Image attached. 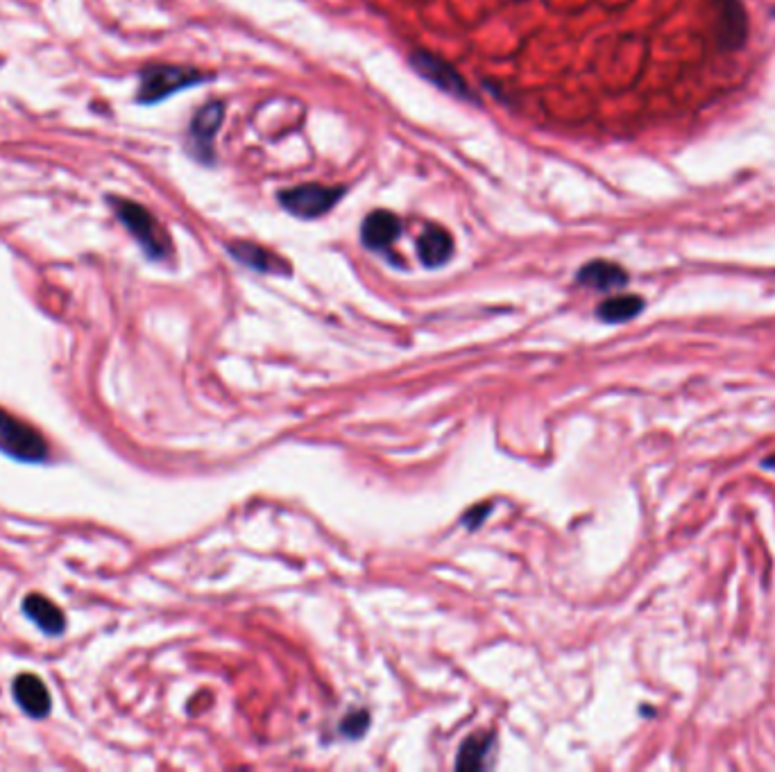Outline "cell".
Segmentation results:
<instances>
[{
	"label": "cell",
	"mask_w": 775,
	"mask_h": 772,
	"mask_svg": "<svg viewBox=\"0 0 775 772\" xmlns=\"http://www.w3.org/2000/svg\"><path fill=\"white\" fill-rule=\"evenodd\" d=\"M644 311V299L637 295H617L610 297L603 302L599 308H596V315L599 320L617 324V322H628L633 320Z\"/></svg>",
	"instance_id": "14"
},
{
	"label": "cell",
	"mask_w": 775,
	"mask_h": 772,
	"mask_svg": "<svg viewBox=\"0 0 775 772\" xmlns=\"http://www.w3.org/2000/svg\"><path fill=\"white\" fill-rule=\"evenodd\" d=\"M14 698L25 714L44 718L50 711V696L44 682L34 675H21L14 682Z\"/></svg>",
	"instance_id": "12"
},
{
	"label": "cell",
	"mask_w": 775,
	"mask_h": 772,
	"mask_svg": "<svg viewBox=\"0 0 775 772\" xmlns=\"http://www.w3.org/2000/svg\"><path fill=\"white\" fill-rule=\"evenodd\" d=\"M411 66L424 77V80H429L431 84H436L438 89L447 91L449 96L476 102L470 84H467L463 80V75L458 73L454 66L447 64L445 59L431 55V53H427V50H413Z\"/></svg>",
	"instance_id": "6"
},
{
	"label": "cell",
	"mask_w": 775,
	"mask_h": 772,
	"mask_svg": "<svg viewBox=\"0 0 775 772\" xmlns=\"http://www.w3.org/2000/svg\"><path fill=\"white\" fill-rule=\"evenodd\" d=\"M0 451L23 462H41L48 458V444L32 426L0 410Z\"/></svg>",
	"instance_id": "4"
},
{
	"label": "cell",
	"mask_w": 775,
	"mask_h": 772,
	"mask_svg": "<svg viewBox=\"0 0 775 772\" xmlns=\"http://www.w3.org/2000/svg\"><path fill=\"white\" fill-rule=\"evenodd\" d=\"M492 748V736L485 734H474L472 739H467L463 743L461 752H458V761L456 768L458 770H479L485 766V759H488Z\"/></svg>",
	"instance_id": "15"
},
{
	"label": "cell",
	"mask_w": 775,
	"mask_h": 772,
	"mask_svg": "<svg viewBox=\"0 0 775 772\" xmlns=\"http://www.w3.org/2000/svg\"><path fill=\"white\" fill-rule=\"evenodd\" d=\"M417 256L427 268H440L454 256V238L440 225H427L417 238Z\"/></svg>",
	"instance_id": "10"
},
{
	"label": "cell",
	"mask_w": 775,
	"mask_h": 772,
	"mask_svg": "<svg viewBox=\"0 0 775 772\" xmlns=\"http://www.w3.org/2000/svg\"><path fill=\"white\" fill-rule=\"evenodd\" d=\"M23 612L28 614V619L39 625L46 634H62L64 632V614L59 612V607L50 603L48 598L39 594H30L23 603Z\"/></svg>",
	"instance_id": "13"
},
{
	"label": "cell",
	"mask_w": 775,
	"mask_h": 772,
	"mask_svg": "<svg viewBox=\"0 0 775 772\" xmlns=\"http://www.w3.org/2000/svg\"><path fill=\"white\" fill-rule=\"evenodd\" d=\"M223 120L225 105L220 100H211L195 111L189 127V150L202 164H214V139Z\"/></svg>",
	"instance_id": "5"
},
{
	"label": "cell",
	"mask_w": 775,
	"mask_h": 772,
	"mask_svg": "<svg viewBox=\"0 0 775 772\" xmlns=\"http://www.w3.org/2000/svg\"><path fill=\"white\" fill-rule=\"evenodd\" d=\"M345 195L343 186H325V184H302L279 191L277 200L291 216L302 220H315L325 216L336 207L340 197Z\"/></svg>",
	"instance_id": "3"
},
{
	"label": "cell",
	"mask_w": 775,
	"mask_h": 772,
	"mask_svg": "<svg viewBox=\"0 0 775 772\" xmlns=\"http://www.w3.org/2000/svg\"><path fill=\"white\" fill-rule=\"evenodd\" d=\"M114 209L127 231L139 240L150 259H166L170 254V238L152 213L130 200H114Z\"/></svg>",
	"instance_id": "2"
},
{
	"label": "cell",
	"mask_w": 775,
	"mask_h": 772,
	"mask_svg": "<svg viewBox=\"0 0 775 772\" xmlns=\"http://www.w3.org/2000/svg\"><path fill=\"white\" fill-rule=\"evenodd\" d=\"M399 236H402V220L393 211H372L361 225L363 245L374 252H386Z\"/></svg>",
	"instance_id": "8"
},
{
	"label": "cell",
	"mask_w": 775,
	"mask_h": 772,
	"mask_svg": "<svg viewBox=\"0 0 775 772\" xmlns=\"http://www.w3.org/2000/svg\"><path fill=\"white\" fill-rule=\"evenodd\" d=\"M714 34L723 50H739L748 39V14L742 0H714Z\"/></svg>",
	"instance_id": "7"
},
{
	"label": "cell",
	"mask_w": 775,
	"mask_h": 772,
	"mask_svg": "<svg viewBox=\"0 0 775 772\" xmlns=\"http://www.w3.org/2000/svg\"><path fill=\"white\" fill-rule=\"evenodd\" d=\"M211 80V75L189 66H173V64H152L141 71V87L139 100L152 105L173 93L195 87V84Z\"/></svg>",
	"instance_id": "1"
},
{
	"label": "cell",
	"mask_w": 775,
	"mask_h": 772,
	"mask_svg": "<svg viewBox=\"0 0 775 772\" xmlns=\"http://www.w3.org/2000/svg\"><path fill=\"white\" fill-rule=\"evenodd\" d=\"M229 254L234 256L238 263L248 265L252 270L266 272V274H288L291 268L288 263L281 259V256L272 254L266 247H261L257 243H248V240H236V243L227 245Z\"/></svg>",
	"instance_id": "9"
},
{
	"label": "cell",
	"mask_w": 775,
	"mask_h": 772,
	"mask_svg": "<svg viewBox=\"0 0 775 772\" xmlns=\"http://www.w3.org/2000/svg\"><path fill=\"white\" fill-rule=\"evenodd\" d=\"M343 732L347 736H354V739H359V736L368 729V714L365 711H356V714H349L345 720H343Z\"/></svg>",
	"instance_id": "16"
},
{
	"label": "cell",
	"mask_w": 775,
	"mask_h": 772,
	"mask_svg": "<svg viewBox=\"0 0 775 772\" xmlns=\"http://www.w3.org/2000/svg\"><path fill=\"white\" fill-rule=\"evenodd\" d=\"M576 281L583 283V286H587V288L603 290V293H606V290L624 288L628 283V272L617 263L590 261L587 265H583L581 270H578Z\"/></svg>",
	"instance_id": "11"
},
{
	"label": "cell",
	"mask_w": 775,
	"mask_h": 772,
	"mask_svg": "<svg viewBox=\"0 0 775 772\" xmlns=\"http://www.w3.org/2000/svg\"><path fill=\"white\" fill-rule=\"evenodd\" d=\"M764 469H773L775 471V456H769L764 462H762Z\"/></svg>",
	"instance_id": "17"
}]
</instances>
